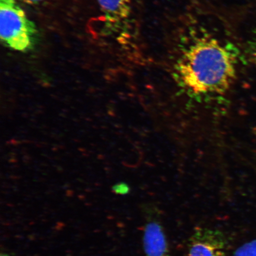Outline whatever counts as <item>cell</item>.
<instances>
[{"mask_svg":"<svg viewBox=\"0 0 256 256\" xmlns=\"http://www.w3.org/2000/svg\"><path fill=\"white\" fill-rule=\"evenodd\" d=\"M232 256H256V239L242 246Z\"/></svg>","mask_w":256,"mask_h":256,"instance_id":"obj_6","label":"cell"},{"mask_svg":"<svg viewBox=\"0 0 256 256\" xmlns=\"http://www.w3.org/2000/svg\"><path fill=\"white\" fill-rule=\"evenodd\" d=\"M16 0H0V2H15Z\"/></svg>","mask_w":256,"mask_h":256,"instance_id":"obj_10","label":"cell"},{"mask_svg":"<svg viewBox=\"0 0 256 256\" xmlns=\"http://www.w3.org/2000/svg\"><path fill=\"white\" fill-rule=\"evenodd\" d=\"M36 25L16 2H0V36L6 47L26 52L36 43Z\"/></svg>","mask_w":256,"mask_h":256,"instance_id":"obj_2","label":"cell"},{"mask_svg":"<svg viewBox=\"0 0 256 256\" xmlns=\"http://www.w3.org/2000/svg\"><path fill=\"white\" fill-rule=\"evenodd\" d=\"M144 248L146 256H169L167 240L159 222L152 220L146 224Z\"/></svg>","mask_w":256,"mask_h":256,"instance_id":"obj_5","label":"cell"},{"mask_svg":"<svg viewBox=\"0 0 256 256\" xmlns=\"http://www.w3.org/2000/svg\"><path fill=\"white\" fill-rule=\"evenodd\" d=\"M12 256L8 255V254H2L1 256Z\"/></svg>","mask_w":256,"mask_h":256,"instance_id":"obj_11","label":"cell"},{"mask_svg":"<svg viewBox=\"0 0 256 256\" xmlns=\"http://www.w3.org/2000/svg\"><path fill=\"white\" fill-rule=\"evenodd\" d=\"M246 53L250 62L256 66V35L248 42Z\"/></svg>","mask_w":256,"mask_h":256,"instance_id":"obj_7","label":"cell"},{"mask_svg":"<svg viewBox=\"0 0 256 256\" xmlns=\"http://www.w3.org/2000/svg\"><path fill=\"white\" fill-rule=\"evenodd\" d=\"M20 1L28 5H36L42 2L44 0H20Z\"/></svg>","mask_w":256,"mask_h":256,"instance_id":"obj_9","label":"cell"},{"mask_svg":"<svg viewBox=\"0 0 256 256\" xmlns=\"http://www.w3.org/2000/svg\"><path fill=\"white\" fill-rule=\"evenodd\" d=\"M108 26L112 30L126 24L132 11V0H97Z\"/></svg>","mask_w":256,"mask_h":256,"instance_id":"obj_4","label":"cell"},{"mask_svg":"<svg viewBox=\"0 0 256 256\" xmlns=\"http://www.w3.org/2000/svg\"><path fill=\"white\" fill-rule=\"evenodd\" d=\"M179 43L174 72L180 87L195 97L226 94L236 78V48L204 30L188 32Z\"/></svg>","mask_w":256,"mask_h":256,"instance_id":"obj_1","label":"cell"},{"mask_svg":"<svg viewBox=\"0 0 256 256\" xmlns=\"http://www.w3.org/2000/svg\"><path fill=\"white\" fill-rule=\"evenodd\" d=\"M112 190L118 194H126L129 192V186L124 183H120L114 186Z\"/></svg>","mask_w":256,"mask_h":256,"instance_id":"obj_8","label":"cell"},{"mask_svg":"<svg viewBox=\"0 0 256 256\" xmlns=\"http://www.w3.org/2000/svg\"><path fill=\"white\" fill-rule=\"evenodd\" d=\"M226 246L225 236L219 230L198 228L190 238L188 256H224Z\"/></svg>","mask_w":256,"mask_h":256,"instance_id":"obj_3","label":"cell"}]
</instances>
